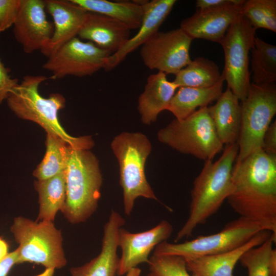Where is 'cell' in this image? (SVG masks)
Wrapping results in <instances>:
<instances>
[{"label":"cell","instance_id":"6da1fadb","mask_svg":"<svg viewBox=\"0 0 276 276\" xmlns=\"http://www.w3.org/2000/svg\"><path fill=\"white\" fill-rule=\"evenodd\" d=\"M231 180V207L276 237V155L260 149L235 162Z\"/></svg>","mask_w":276,"mask_h":276},{"label":"cell","instance_id":"7a4b0ae2","mask_svg":"<svg viewBox=\"0 0 276 276\" xmlns=\"http://www.w3.org/2000/svg\"><path fill=\"white\" fill-rule=\"evenodd\" d=\"M238 150L237 143L225 145L216 161L204 162L191 191L188 218L178 232L175 243L191 236L196 227L205 224L227 199L232 190V172Z\"/></svg>","mask_w":276,"mask_h":276},{"label":"cell","instance_id":"3957f363","mask_svg":"<svg viewBox=\"0 0 276 276\" xmlns=\"http://www.w3.org/2000/svg\"><path fill=\"white\" fill-rule=\"evenodd\" d=\"M48 79L43 75L25 76L7 98L9 108L18 118L36 123L47 133L58 136L74 149L91 148L94 142L91 136H72L60 123L58 113L65 107L64 97L59 93L51 94L47 98L40 95L39 86Z\"/></svg>","mask_w":276,"mask_h":276},{"label":"cell","instance_id":"277c9868","mask_svg":"<svg viewBox=\"0 0 276 276\" xmlns=\"http://www.w3.org/2000/svg\"><path fill=\"white\" fill-rule=\"evenodd\" d=\"M65 171L66 198L61 212L73 224L84 222L96 212L101 197L98 160L88 150L70 147Z\"/></svg>","mask_w":276,"mask_h":276},{"label":"cell","instance_id":"5b68a950","mask_svg":"<svg viewBox=\"0 0 276 276\" xmlns=\"http://www.w3.org/2000/svg\"><path fill=\"white\" fill-rule=\"evenodd\" d=\"M111 147L119 164L125 214L130 216L139 197L155 200L172 212L158 199L146 179L145 163L152 149L147 136L140 132H122L114 138Z\"/></svg>","mask_w":276,"mask_h":276},{"label":"cell","instance_id":"8992f818","mask_svg":"<svg viewBox=\"0 0 276 276\" xmlns=\"http://www.w3.org/2000/svg\"><path fill=\"white\" fill-rule=\"evenodd\" d=\"M10 231L19 244L18 263H35L55 269L66 265L61 232L53 222L34 221L18 216L14 218Z\"/></svg>","mask_w":276,"mask_h":276},{"label":"cell","instance_id":"52a82bcc","mask_svg":"<svg viewBox=\"0 0 276 276\" xmlns=\"http://www.w3.org/2000/svg\"><path fill=\"white\" fill-rule=\"evenodd\" d=\"M208 107L198 109L181 120H173L159 130L158 140L177 151L205 161L211 160L223 148Z\"/></svg>","mask_w":276,"mask_h":276},{"label":"cell","instance_id":"ba28073f","mask_svg":"<svg viewBox=\"0 0 276 276\" xmlns=\"http://www.w3.org/2000/svg\"><path fill=\"white\" fill-rule=\"evenodd\" d=\"M241 126L235 162L262 149L264 135L276 113V85L250 83L241 101Z\"/></svg>","mask_w":276,"mask_h":276},{"label":"cell","instance_id":"9c48e42d","mask_svg":"<svg viewBox=\"0 0 276 276\" xmlns=\"http://www.w3.org/2000/svg\"><path fill=\"white\" fill-rule=\"evenodd\" d=\"M264 230L258 223L239 216L214 234L199 236L180 243L163 241L155 247L153 255H175L187 259L222 254L243 245Z\"/></svg>","mask_w":276,"mask_h":276},{"label":"cell","instance_id":"30bf717a","mask_svg":"<svg viewBox=\"0 0 276 276\" xmlns=\"http://www.w3.org/2000/svg\"><path fill=\"white\" fill-rule=\"evenodd\" d=\"M256 29L242 14L232 23L220 43L223 49V72L227 87L240 101L247 96L250 85L249 53Z\"/></svg>","mask_w":276,"mask_h":276},{"label":"cell","instance_id":"8fae6325","mask_svg":"<svg viewBox=\"0 0 276 276\" xmlns=\"http://www.w3.org/2000/svg\"><path fill=\"white\" fill-rule=\"evenodd\" d=\"M110 55L93 43L75 37L48 57L42 68L52 73L53 79L90 76L104 68Z\"/></svg>","mask_w":276,"mask_h":276},{"label":"cell","instance_id":"7c38bea8","mask_svg":"<svg viewBox=\"0 0 276 276\" xmlns=\"http://www.w3.org/2000/svg\"><path fill=\"white\" fill-rule=\"evenodd\" d=\"M192 40L180 28L158 31L141 46L140 55L149 68L175 75L192 60L190 48Z\"/></svg>","mask_w":276,"mask_h":276},{"label":"cell","instance_id":"4fadbf2b","mask_svg":"<svg viewBox=\"0 0 276 276\" xmlns=\"http://www.w3.org/2000/svg\"><path fill=\"white\" fill-rule=\"evenodd\" d=\"M45 0H21L13 33L24 51L31 54L45 48L54 32L45 14Z\"/></svg>","mask_w":276,"mask_h":276},{"label":"cell","instance_id":"5bb4252c","mask_svg":"<svg viewBox=\"0 0 276 276\" xmlns=\"http://www.w3.org/2000/svg\"><path fill=\"white\" fill-rule=\"evenodd\" d=\"M173 231L166 220L148 231L132 233L120 228L118 245L122 251L117 271L118 276L125 274L131 269L143 263H148L150 252L161 242L167 241Z\"/></svg>","mask_w":276,"mask_h":276},{"label":"cell","instance_id":"9a60e30c","mask_svg":"<svg viewBox=\"0 0 276 276\" xmlns=\"http://www.w3.org/2000/svg\"><path fill=\"white\" fill-rule=\"evenodd\" d=\"M244 2L198 9L193 15L183 19L179 28L193 40L203 39L220 44L231 25L241 14Z\"/></svg>","mask_w":276,"mask_h":276},{"label":"cell","instance_id":"2e32d148","mask_svg":"<svg viewBox=\"0 0 276 276\" xmlns=\"http://www.w3.org/2000/svg\"><path fill=\"white\" fill-rule=\"evenodd\" d=\"M45 11L54 20V32L41 52L48 58L72 39L77 37L87 11L71 0H45Z\"/></svg>","mask_w":276,"mask_h":276},{"label":"cell","instance_id":"e0dca14e","mask_svg":"<svg viewBox=\"0 0 276 276\" xmlns=\"http://www.w3.org/2000/svg\"><path fill=\"white\" fill-rule=\"evenodd\" d=\"M176 2L175 0H152L143 5L144 15L138 32L119 51L108 58L104 70L109 71L116 67L129 54L142 46L157 32Z\"/></svg>","mask_w":276,"mask_h":276},{"label":"cell","instance_id":"ac0fdd59","mask_svg":"<svg viewBox=\"0 0 276 276\" xmlns=\"http://www.w3.org/2000/svg\"><path fill=\"white\" fill-rule=\"evenodd\" d=\"M272 235L269 231H262L231 251L185 259L187 269L191 276H233L235 267L241 256L247 250L262 244Z\"/></svg>","mask_w":276,"mask_h":276},{"label":"cell","instance_id":"d6986e66","mask_svg":"<svg viewBox=\"0 0 276 276\" xmlns=\"http://www.w3.org/2000/svg\"><path fill=\"white\" fill-rule=\"evenodd\" d=\"M130 29L123 23L99 13L87 12L78 36L111 55L130 38Z\"/></svg>","mask_w":276,"mask_h":276},{"label":"cell","instance_id":"ffe728a7","mask_svg":"<svg viewBox=\"0 0 276 276\" xmlns=\"http://www.w3.org/2000/svg\"><path fill=\"white\" fill-rule=\"evenodd\" d=\"M239 101L227 87L216 103L207 107L217 135L223 145L238 142L241 126Z\"/></svg>","mask_w":276,"mask_h":276},{"label":"cell","instance_id":"44dd1931","mask_svg":"<svg viewBox=\"0 0 276 276\" xmlns=\"http://www.w3.org/2000/svg\"><path fill=\"white\" fill-rule=\"evenodd\" d=\"M178 88L173 81L168 80L166 74L158 72L150 75L138 99V110L142 122L146 125L154 122L158 115L167 110Z\"/></svg>","mask_w":276,"mask_h":276},{"label":"cell","instance_id":"7402d4cb","mask_svg":"<svg viewBox=\"0 0 276 276\" xmlns=\"http://www.w3.org/2000/svg\"><path fill=\"white\" fill-rule=\"evenodd\" d=\"M220 80L214 86L205 88L180 87L172 97L167 110L181 120L188 117L197 108L208 107L216 101L222 93L225 81L222 73Z\"/></svg>","mask_w":276,"mask_h":276},{"label":"cell","instance_id":"603a6c76","mask_svg":"<svg viewBox=\"0 0 276 276\" xmlns=\"http://www.w3.org/2000/svg\"><path fill=\"white\" fill-rule=\"evenodd\" d=\"M34 188L38 194L39 205L36 221L53 222L57 213L61 211L65 203V170L49 178L35 181Z\"/></svg>","mask_w":276,"mask_h":276},{"label":"cell","instance_id":"cb8c5ba5","mask_svg":"<svg viewBox=\"0 0 276 276\" xmlns=\"http://www.w3.org/2000/svg\"><path fill=\"white\" fill-rule=\"evenodd\" d=\"M71 1L87 12L99 13L116 19L126 25L130 30L139 29L142 24L144 12L143 5H139L133 1Z\"/></svg>","mask_w":276,"mask_h":276},{"label":"cell","instance_id":"d4e9b609","mask_svg":"<svg viewBox=\"0 0 276 276\" xmlns=\"http://www.w3.org/2000/svg\"><path fill=\"white\" fill-rule=\"evenodd\" d=\"M173 81L178 86L209 87L221 78L218 65L213 61L200 57L194 59L180 70Z\"/></svg>","mask_w":276,"mask_h":276},{"label":"cell","instance_id":"484cf974","mask_svg":"<svg viewBox=\"0 0 276 276\" xmlns=\"http://www.w3.org/2000/svg\"><path fill=\"white\" fill-rule=\"evenodd\" d=\"M253 83L273 84L276 81V46L256 37L250 50Z\"/></svg>","mask_w":276,"mask_h":276},{"label":"cell","instance_id":"4316f807","mask_svg":"<svg viewBox=\"0 0 276 276\" xmlns=\"http://www.w3.org/2000/svg\"><path fill=\"white\" fill-rule=\"evenodd\" d=\"M46 151L33 175L38 180L52 177L65 170L68 159L69 146L58 136L47 133Z\"/></svg>","mask_w":276,"mask_h":276},{"label":"cell","instance_id":"83f0119b","mask_svg":"<svg viewBox=\"0 0 276 276\" xmlns=\"http://www.w3.org/2000/svg\"><path fill=\"white\" fill-rule=\"evenodd\" d=\"M119 260L117 249L104 245L97 257L82 266L70 268V271L71 276H116Z\"/></svg>","mask_w":276,"mask_h":276},{"label":"cell","instance_id":"f1b7e54d","mask_svg":"<svg viewBox=\"0 0 276 276\" xmlns=\"http://www.w3.org/2000/svg\"><path fill=\"white\" fill-rule=\"evenodd\" d=\"M241 14L257 30L262 28L276 32V1H245Z\"/></svg>","mask_w":276,"mask_h":276},{"label":"cell","instance_id":"f546056e","mask_svg":"<svg viewBox=\"0 0 276 276\" xmlns=\"http://www.w3.org/2000/svg\"><path fill=\"white\" fill-rule=\"evenodd\" d=\"M276 237L272 235L262 244L245 251L239 262L246 268L248 276H268V264Z\"/></svg>","mask_w":276,"mask_h":276},{"label":"cell","instance_id":"4dcf8cb0","mask_svg":"<svg viewBox=\"0 0 276 276\" xmlns=\"http://www.w3.org/2000/svg\"><path fill=\"white\" fill-rule=\"evenodd\" d=\"M149 271L147 276H191L185 259L175 255H154L148 261Z\"/></svg>","mask_w":276,"mask_h":276},{"label":"cell","instance_id":"1f68e13d","mask_svg":"<svg viewBox=\"0 0 276 276\" xmlns=\"http://www.w3.org/2000/svg\"><path fill=\"white\" fill-rule=\"evenodd\" d=\"M21 0H0V33L14 25Z\"/></svg>","mask_w":276,"mask_h":276},{"label":"cell","instance_id":"d6a6232c","mask_svg":"<svg viewBox=\"0 0 276 276\" xmlns=\"http://www.w3.org/2000/svg\"><path fill=\"white\" fill-rule=\"evenodd\" d=\"M9 71L0 59V104L7 99L9 93L18 84L16 78H12Z\"/></svg>","mask_w":276,"mask_h":276},{"label":"cell","instance_id":"836d02e7","mask_svg":"<svg viewBox=\"0 0 276 276\" xmlns=\"http://www.w3.org/2000/svg\"><path fill=\"white\" fill-rule=\"evenodd\" d=\"M262 149L267 154L276 155V121L270 124L263 139Z\"/></svg>","mask_w":276,"mask_h":276},{"label":"cell","instance_id":"e575fe53","mask_svg":"<svg viewBox=\"0 0 276 276\" xmlns=\"http://www.w3.org/2000/svg\"><path fill=\"white\" fill-rule=\"evenodd\" d=\"M245 0H197L196 7L199 10L214 8L224 6L242 4Z\"/></svg>","mask_w":276,"mask_h":276},{"label":"cell","instance_id":"d590c367","mask_svg":"<svg viewBox=\"0 0 276 276\" xmlns=\"http://www.w3.org/2000/svg\"><path fill=\"white\" fill-rule=\"evenodd\" d=\"M18 255L17 249L9 252L8 255L0 261V276H7L12 267L18 264Z\"/></svg>","mask_w":276,"mask_h":276},{"label":"cell","instance_id":"8d00e7d4","mask_svg":"<svg viewBox=\"0 0 276 276\" xmlns=\"http://www.w3.org/2000/svg\"><path fill=\"white\" fill-rule=\"evenodd\" d=\"M268 276H276V249L273 248L270 252L268 264Z\"/></svg>","mask_w":276,"mask_h":276},{"label":"cell","instance_id":"74e56055","mask_svg":"<svg viewBox=\"0 0 276 276\" xmlns=\"http://www.w3.org/2000/svg\"><path fill=\"white\" fill-rule=\"evenodd\" d=\"M9 246L7 242L0 237V261L4 259L9 254Z\"/></svg>","mask_w":276,"mask_h":276},{"label":"cell","instance_id":"f35d334b","mask_svg":"<svg viewBox=\"0 0 276 276\" xmlns=\"http://www.w3.org/2000/svg\"><path fill=\"white\" fill-rule=\"evenodd\" d=\"M141 270L138 267H135L131 269L126 273V276H140Z\"/></svg>","mask_w":276,"mask_h":276},{"label":"cell","instance_id":"ab89813d","mask_svg":"<svg viewBox=\"0 0 276 276\" xmlns=\"http://www.w3.org/2000/svg\"><path fill=\"white\" fill-rule=\"evenodd\" d=\"M55 270L53 268H45L43 272L35 276H53Z\"/></svg>","mask_w":276,"mask_h":276}]
</instances>
